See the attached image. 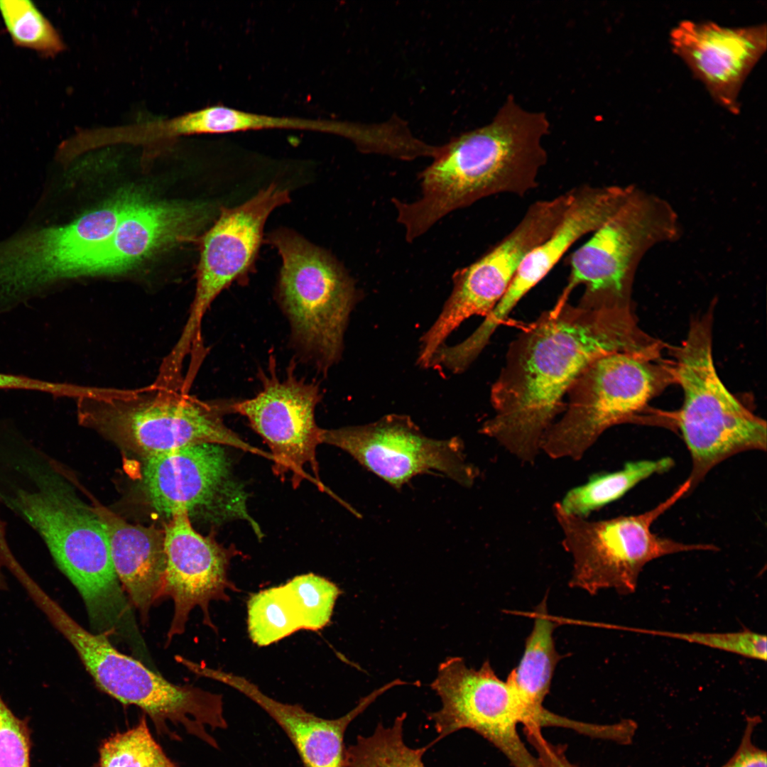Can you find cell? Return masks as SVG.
<instances>
[{
  "mask_svg": "<svg viewBox=\"0 0 767 767\" xmlns=\"http://www.w3.org/2000/svg\"><path fill=\"white\" fill-rule=\"evenodd\" d=\"M534 624L526 641L523 656L506 681L532 711L541 713L549 692L555 667L562 658L555 648L553 631L557 624L548 615L546 598L535 607Z\"/></svg>",
  "mask_w": 767,
  "mask_h": 767,
  "instance_id": "d4e9b609",
  "label": "cell"
},
{
  "mask_svg": "<svg viewBox=\"0 0 767 767\" xmlns=\"http://www.w3.org/2000/svg\"><path fill=\"white\" fill-rule=\"evenodd\" d=\"M691 489L687 479L668 498L646 512L589 521L553 505L562 533V545L572 558L570 586L595 594L614 589L621 594L636 591L638 577L651 561L670 554L716 550L709 544H687L651 531L654 521Z\"/></svg>",
  "mask_w": 767,
  "mask_h": 767,
  "instance_id": "30bf717a",
  "label": "cell"
},
{
  "mask_svg": "<svg viewBox=\"0 0 767 767\" xmlns=\"http://www.w3.org/2000/svg\"><path fill=\"white\" fill-rule=\"evenodd\" d=\"M206 134L284 129L332 133L348 137L352 126L346 122L274 116L243 111L222 105L203 108Z\"/></svg>",
  "mask_w": 767,
  "mask_h": 767,
  "instance_id": "83f0119b",
  "label": "cell"
},
{
  "mask_svg": "<svg viewBox=\"0 0 767 767\" xmlns=\"http://www.w3.org/2000/svg\"><path fill=\"white\" fill-rule=\"evenodd\" d=\"M6 587V583L5 579H4V576L1 575V573H0V589H5Z\"/></svg>",
  "mask_w": 767,
  "mask_h": 767,
  "instance_id": "d590c367",
  "label": "cell"
},
{
  "mask_svg": "<svg viewBox=\"0 0 767 767\" xmlns=\"http://www.w3.org/2000/svg\"><path fill=\"white\" fill-rule=\"evenodd\" d=\"M106 528L112 563L131 604L147 621L163 597L164 531L129 523L104 507L95 506Z\"/></svg>",
  "mask_w": 767,
  "mask_h": 767,
  "instance_id": "cb8c5ba5",
  "label": "cell"
},
{
  "mask_svg": "<svg viewBox=\"0 0 767 767\" xmlns=\"http://www.w3.org/2000/svg\"><path fill=\"white\" fill-rule=\"evenodd\" d=\"M189 513L173 514L164 529L165 572L163 597L173 602V615L167 633L169 644L183 634L191 611L200 608L203 624L214 631L210 604L229 600V590H237L228 577L232 552L192 526Z\"/></svg>",
  "mask_w": 767,
  "mask_h": 767,
  "instance_id": "e0dca14e",
  "label": "cell"
},
{
  "mask_svg": "<svg viewBox=\"0 0 767 767\" xmlns=\"http://www.w3.org/2000/svg\"><path fill=\"white\" fill-rule=\"evenodd\" d=\"M0 390L31 391L58 396L60 385L59 382L0 372Z\"/></svg>",
  "mask_w": 767,
  "mask_h": 767,
  "instance_id": "e575fe53",
  "label": "cell"
},
{
  "mask_svg": "<svg viewBox=\"0 0 767 767\" xmlns=\"http://www.w3.org/2000/svg\"><path fill=\"white\" fill-rule=\"evenodd\" d=\"M287 189L276 183L234 207H222L217 221L200 239L195 297L187 321L172 352L184 359L200 352L203 317L216 297L254 266L269 214L289 202Z\"/></svg>",
  "mask_w": 767,
  "mask_h": 767,
  "instance_id": "4fadbf2b",
  "label": "cell"
},
{
  "mask_svg": "<svg viewBox=\"0 0 767 767\" xmlns=\"http://www.w3.org/2000/svg\"><path fill=\"white\" fill-rule=\"evenodd\" d=\"M431 688L442 702L440 709L427 714L438 733L434 743L469 729L495 746L513 767H543L517 731L518 724L540 728L541 717L497 677L489 660L475 670L462 658L450 657L439 665Z\"/></svg>",
  "mask_w": 767,
  "mask_h": 767,
  "instance_id": "8fae6325",
  "label": "cell"
},
{
  "mask_svg": "<svg viewBox=\"0 0 767 767\" xmlns=\"http://www.w3.org/2000/svg\"><path fill=\"white\" fill-rule=\"evenodd\" d=\"M663 348L641 330L632 308L556 302L511 342L491 390L494 414L480 432L533 463L562 400L592 362L613 352L658 354Z\"/></svg>",
  "mask_w": 767,
  "mask_h": 767,
  "instance_id": "6da1fadb",
  "label": "cell"
},
{
  "mask_svg": "<svg viewBox=\"0 0 767 767\" xmlns=\"http://www.w3.org/2000/svg\"><path fill=\"white\" fill-rule=\"evenodd\" d=\"M99 755V767H180L155 740L144 714L134 727L104 740Z\"/></svg>",
  "mask_w": 767,
  "mask_h": 767,
  "instance_id": "f546056e",
  "label": "cell"
},
{
  "mask_svg": "<svg viewBox=\"0 0 767 767\" xmlns=\"http://www.w3.org/2000/svg\"><path fill=\"white\" fill-rule=\"evenodd\" d=\"M0 767H30L26 727L0 697Z\"/></svg>",
  "mask_w": 767,
  "mask_h": 767,
  "instance_id": "1f68e13d",
  "label": "cell"
},
{
  "mask_svg": "<svg viewBox=\"0 0 767 767\" xmlns=\"http://www.w3.org/2000/svg\"><path fill=\"white\" fill-rule=\"evenodd\" d=\"M573 189L531 204L517 225L495 246L452 276L453 288L437 320L420 338L418 364L428 366L447 337L466 319L486 316L502 298L527 255L563 217Z\"/></svg>",
  "mask_w": 767,
  "mask_h": 767,
  "instance_id": "7c38bea8",
  "label": "cell"
},
{
  "mask_svg": "<svg viewBox=\"0 0 767 767\" xmlns=\"http://www.w3.org/2000/svg\"><path fill=\"white\" fill-rule=\"evenodd\" d=\"M524 733L528 742L535 749L543 767H579L567 759L564 746L555 745L547 741L540 728L524 727Z\"/></svg>",
  "mask_w": 767,
  "mask_h": 767,
  "instance_id": "836d02e7",
  "label": "cell"
},
{
  "mask_svg": "<svg viewBox=\"0 0 767 767\" xmlns=\"http://www.w3.org/2000/svg\"><path fill=\"white\" fill-rule=\"evenodd\" d=\"M713 309L692 319L673 350L675 382L683 391L675 415L690 454L691 489L716 465L742 452L766 450V422L745 407L726 387L712 353Z\"/></svg>",
  "mask_w": 767,
  "mask_h": 767,
  "instance_id": "5b68a950",
  "label": "cell"
},
{
  "mask_svg": "<svg viewBox=\"0 0 767 767\" xmlns=\"http://www.w3.org/2000/svg\"><path fill=\"white\" fill-rule=\"evenodd\" d=\"M145 458L143 488L158 513L171 516L197 508H215L224 517L247 520L259 531L247 513L244 493L230 477L222 445H191Z\"/></svg>",
  "mask_w": 767,
  "mask_h": 767,
  "instance_id": "2e32d148",
  "label": "cell"
},
{
  "mask_svg": "<svg viewBox=\"0 0 767 767\" xmlns=\"http://www.w3.org/2000/svg\"><path fill=\"white\" fill-rule=\"evenodd\" d=\"M549 131L545 113L528 111L509 96L489 124L437 147L432 163L419 174L420 197L392 199L406 240L482 198L524 196L535 189L548 160L543 140Z\"/></svg>",
  "mask_w": 767,
  "mask_h": 767,
  "instance_id": "7a4b0ae2",
  "label": "cell"
},
{
  "mask_svg": "<svg viewBox=\"0 0 767 767\" xmlns=\"http://www.w3.org/2000/svg\"><path fill=\"white\" fill-rule=\"evenodd\" d=\"M320 442L347 452L397 489L431 471L464 486H471L478 476L466 460L459 438L427 437L408 415L390 414L363 425L322 428Z\"/></svg>",
  "mask_w": 767,
  "mask_h": 767,
  "instance_id": "5bb4252c",
  "label": "cell"
},
{
  "mask_svg": "<svg viewBox=\"0 0 767 767\" xmlns=\"http://www.w3.org/2000/svg\"><path fill=\"white\" fill-rule=\"evenodd\" d=\"M341 593L336 584L313 573L254 593L247 601L249 638L266 646L300 630H320L330 623Z\"/></svg>",
  "mask_w": 767,
  "mask_h": 767,
  "instance_id": "7402d4cb",
  "label": "cell"
},
{
  "mask_svg": "<svg viewBox=\"0 0 767 767\" xmlns=\"http://www.w3.org/2000/svg\"><path fill=\"white\" fill-rule=\"evenodd\" d=\"M670 43L716 101L736 113L743 82L766 50V28L685 21L672 30Z\"/></svg>",
  "mask_w": 767,
  "mask_h": 767,
  "instance_id": "ac0fdd59",
  "label": "cell"
},
{
  "mask_svg": "<svg viewBox=\"0 0 767 767\" xmlns=\"http://www.w3.org/2000/svg\"><path fill=\"white\" fill-rule=\"evenodd\" d=\"M631 187L586 185L573 188V199L561 221L525 258L504 296L486 316L487 325L497 328L576 241L593 233L619 209Z\"/></svg>",
  "mask_w": 767,
  "mask_h": 767,
  "instance_id": "44dd1931",
  "label": "cell"
},
{
  "mask_svg": "<svg viewBox=\"0 0 767 767\" xmlns=\"http://www.w3.org/2000/svg\"><path fill=\"white\" fill-rule=\"evenodd\" d=\"M675 382L662 354L617 352L592 362L567 396L563 415L545 432L540 450L553 459H580L612 426L633 420Z\"/></svg>",
  "mask_w": 767,
  "mask_h": 767,
  "instance_id": "52a82bcc",
  "label": "cell"
},
{
  "mask_svg": "<svg viewBox=\"0 0 767 767\" xmlns=\"http://www.w3.org/2000/svg\"><path fill=\"white\" fill-rule=\"evenodd\" d=\"M43 611L75 648L102 692L124 705L139 707L158 734L173 738L170 723L219 748L210 731L228 727L221 694L172 683L141 660L118 651L107 636L84 629L53 600L45 603Z\"/></svg>",
  "mask_w": 767,
  "mask_h": 767,
  "instance_id": "8992f818",
  "label": "cell"
},
{
  "mask_svg": "<svg viewBox=\"0 0 767 767\" xmlns=\"http://www.w3.org/2000/svg\"><path fill=\"white\" fill-rule=\"evenodd\" d=\"M74 399L81 423L145 457L210 443L270 458L226 426L225 404L204 401L179 389L155 383L135 389L79 385Z\"/></svg>",
  "mask_w": 767,
  "mask_h": 767,
  "instance_id": "277c9868",
  "label": "cell"
},
{
  "mask_svg": "<svg viewBox=\"0 0 767 767\" xmlns=\"http://www.w3.org/2000/svg\"><path fill=\"white\" fill-rule=\"evenodd\" d=\"M761 722L759 716H746L740 744L732 756L721 767H767L766 751L753 743V733Z\"/></svg>",
  "mask_w": 767,
  "mask_h": 767,
  "instance_id": "d6a6232c",
  "label": "cell"
},
{
  "mask_svg": "<svg viewBox=\"0 0 767 767\" xmlns=\"http://www.w3.org/2000/svg\"><path fill=\"white\" fill-rule=\"evenodd\" d=\"M0 13L13 43L54 57L65 44L50 21L29 0H0Z\"/></svg>",
  "mask_w": 767,
  "mask_h": 767,
  "instance_id": "f1b7e54d",
  "label": "cell"
},
{
  "mask_svg": "<svg viewBox=\"0 0 767 767\" xmlns=\"http://www.w3.org/2000/svg\"><path fill=\"white\" fill-rule=\"evenodd\" d=\"M222 683L245 695L260 707L283 730L304 767H346L344 736L351 722L376 698L391 687L374 691L343 716L326 719L298 704L282 702L265 694L246 678L225 673Z\"/></svg>",
  "mask_w": 767,
  "mask_h": 767,
  "instance_id": "603a6c76",
  "label": "cell"
},
{
  "mask_svg": "<svg viewBox=\"0 0 767 767\" xmlns=\"http://www.w3.org/2000/svg\"><path fill=\"white\" fill-rule=\"evenodd\" d=\"M406 714L396 717L384 727L379 722L369 736L359 735L345 749L346 767H425L423 756L431 744L418 749L406 745L403 726Z\"/></svg>",
  "mask_w": 767,
  "mask_h": 767,
  "instance_id": "4316f807",
  "label": "cell"
},
{
  "mask_svg": "<svg viewBox=\"0 0 767 767\" xmlns=\"http://www.w3.org/2000/svg\"><path fill=\"white\" fill-rule=\"evenodd\" d=\"M268 242L282 259L278 295L293 339L326 371L341 358L349 315L359 296L355 284L332 255L290 229L273 231Z\"/></svg>",
  "mask_w": 767,
  "mask_h": 767,
  "instance_id": "9c48e42d",
  "label": "cell"
},
{
  "mask_svg": "<svg viewBox=\"0 0 767 767\" xmlns=\"http://www.w3.org/2000/svg\"><path fill=\"white\" fill-rule=\"evenodd\" d=\"M648 633L683 640L751 659L765 661L767 658L766 635L749 630L728 633L648 631Z\"/></svg>",
  "mask_w": 767,
  "mask_h": 767,
  "instance_id": "4dcf8cb0",
  "label": "cell"
},
{
  "mask_svg": "<svg viewBox=\"0 0 767 767\" xmlns=\"http://www.w3.org/2000/svg\"><path fill=\"white\" fill-rule=\"evenodd\" d=\"M682 226L663 197L632 185L619 209L570 256L561 298L584 286L579 305L591 309L632 308L639 263L654 246L677 241Z\"/></svg>",
  "mask_w": 767,
  "mask_h": 767,
  "instance_id": "ba28073f",
  "label": "cell"
},
{
  "mask_svg": "<svg viewBox=\"0 0 767 767\" xmlns=\"http://www.w3.org/2000/svg\"><path fill=\"white\" fill-rule=\"evenodd\" d=\"M320 398L317 385L290 371L281 379L271 369L268 376L263 375L262 388L255 396L226 404V410L244 416L266 441L276 476L282 479L290 476L294 488L307 479L325 489L305 469L310 466L320 481L316 449L322 428L316 424L315 410Z\"/></svg>",
  "mask_w": 767,
  "mask_h": 767,
  "instance_id": "9a60e30c",
  "label": "cell"
},
{
  "mask_svg": "<svg viewBox=\"0 0 767 767\" xmlns=\"http://www.w3.org/2000/svg\"><path fill=\"white\" fill-rule=\"evenodd\" d=\"M143 200L137 193H123L67 225L27 234L23 259L32 283L45 294L55 283L77 278L82 264L111 238L123 217Z\"/></svg>",
  "mask_w": 767,
  "mask_h": 767,
  "instance_id": "ffe728a7",
  "label": "cell"
},
{
  "mask_svg": "<svg viewBox=\"0 0 767 767\" xmlns=\"http://www.w3.org/2000/svg\"><path fill=\"white\" fill-rule=\"evenodd\" d=\"M675 464L670 457L626 462L611 472L591 476L588 481L570 489L555 504L565 513L582 518L614 502L641 482L669 471Z\"/></svg>",
  "mask_w": 767,
  "mask_h": 767,
  "instance_id": "484cf974",
  "label": "cell"
},
{
  "mask_svg": "<svg viewBox=\"0 0 767 767\" xmlns=\"http://www.w3.org/2000/svg\"><path fill=\"white\" fill-rule=\"evenodd\" d=\"M28 480L0 500L45 543L59 570L81 596L93 632L127 640L138 632L132 604L118 579L105 525L53 460L22 459Z\"/></svg>",
  "mask_w": 767,
  "mask_h": 767,
  "instance_id": "3957f363",
  "label": "cell"
},
{
  "mask_svg": "<svg viewBox=\"0 0 767 767\" xmlns=\"http://www.w3.org/2000/svg\"><path fill=\"white\" fill-rule=\"evenodd\" d=\"M211 210L194 202H145L132 207L111 238L82 264L78 277L130 271L161 250L193 241Z\"/></svg>",
  "mask_w": 767,
  "mask_h": 767,
  "instance_id": "d6986e66",
  "label": "cell"
}]
</instances>
